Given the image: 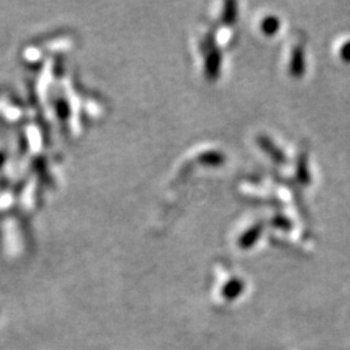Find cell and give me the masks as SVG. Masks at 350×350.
Instances as JSON below:
<instances>
[{"instance_id": "6da1fadb", "label": "cell", "mask_w": 350, "mask_h": 350, "mask_svg": "<svg viewBox=\"0 0 350 350\" xmlns=\"http://www.w3.org/2000/svg\"><path fill=\"white\" fill-rule=\"evenodd\" d=\"M341 57L344 59V62L350 63V42L345 43L341 49Z\"/></svg>"}]
</instances>
